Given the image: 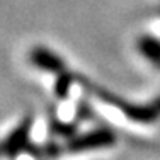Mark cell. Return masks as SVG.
I'll use <instances>...</instances> for the list:
<instances>
[{
    "instance_id": "1",
    "label": "cell",
    "mask_w": 160,
    "mask_h": 160,
    "mask_svg": "<svg viewBox=\"0 0 160 160\" xmlns=\"http://www.w3.org/2000/svg\"><path fill=\"white\" fill-rule=\"evenodd\" d=\"M31 128H32V118L26 116L9 133V136H5L0 142V158H16L19 153H22V150L28 147Z\"/></svg>"
},
{
    "instance_id": "2",
    "label": "cell",
    "mask_w": 160,
    "mask_h": 160,
    "mask_svg": "<svg viewBox=\"0 0 160 160\" xmlns=\"http://www.w3.org/2000/svg\"><path fill=\"white\" fill-rule=\"evenodd\" d=\"M29 60H31L32 65H36L38 68H41L44 72H55V73L65 72L63 60L58 55H55L51 49H48L44 46L34 48L31 51V55H29Z\"/></svg>"
},
{
    "instance_id": "3",
    "label": "cell",
    "mask_w": 160,
    "mask_h": 160,
    "mask_svg": "<svg viewBox=\"0 0 160 160\" xmlns=\"http://www.w3.org/2000/svg\"><path fill=\"white\" fill-rule=\"evenodd\" d=\"M112 142V136L108 131H94L89 135H83L80 138L72 140L70 143V150H87V148H97V147H104Z\"/></svg>"
},
{
    "instance_id": "4",
    "label": "cell",
    "mask_w": 160,
    "mask_h": 160,
    "mask_svg": "<svg viewBox=\"0 0 160 160\" xmlns=\"http://www.w3.org/2000/svg\"><path fill=\"white\" fill-rule=\"evenodd\" d=\"M138 48L145 58L150 60L153 65L160 67V41H157L155 38L145 36L138 41Z\"/></svg>"
},
{
    "instance_id": "5",
    "label": "cell",
    "mask_w": 160,
    "mask_h": 160,
    "mask_svg": "<svg viewBox=\"0 0 160 160\" xmlns=\"http://www.w3.org/2000/svg\"><path fill=\"white\" fill-rule=\"evenodd\" d=\"M70 83H72V75H68L67 72H62L58 73V78H56V96L60 99H63L68 94V89H70Z\"/></svg>"
}]
</instances>
